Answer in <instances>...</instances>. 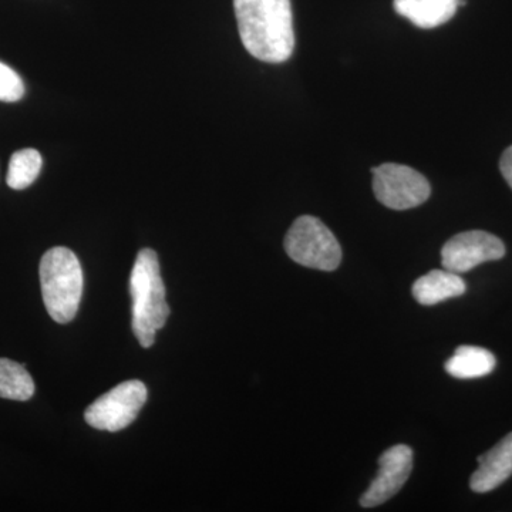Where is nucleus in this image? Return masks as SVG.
Masks as SVG:
<instances>
[{"label":"nucleus","mask_w":512,"mask_h":512,"mask_svg":"<svg viewBox=\"0 0 512 512\" xmlns=\"http://www.w3.org/2000/svg\"><path fill=\"white\" fill-rule=\"evenodd\" d=\"M239 36L249 55L284 63L295 49L291 0H234Z\"/></svg>","instance_id":"obj_1"},{"label":"nucleus","mask_w":512,"mask_h":512,"mask_svg":"<svg viewBox=\"0 0 512 512\" xmlns=\"http://www.w3.org/2000/svg\"><path fill=\"white\" fill-rule=\"evenodd\" d=\"M130 293L134 333L143 348H150L156 342L158 330L164 328L170 316L158 256L153 249L138 252L130 276Z\"/></svg>","instance_id":"obj_2"},{"label":"nucleus","mask_w":512,"mask_h":512,"mask_svg":"<svg viewBox=\"0 0 512 512\" xmlns=\"http://www.w3.org/2000/svg\"><path fill=\"white\" fill-rule=\"evenodd\" d=\"M43 302L57 323L72 322L83 293V271L79 258L69 248L56 247L43 255L39 268Z\"/></svg>","instance_id":"obj_3"},{"label":"nucleus","mask_w":512,"mask_h":512,"mask_svg":"<svg viewBox=\"0 0 512 512\" xmlns=\"http://www.w3.org/2000/svg\"><path fill=\"white\" fill-rule=\"evenodd\" d=\"M285 251L296 264L319 271H335L342 262L338 239L322 221L303 215L285 237Z\"/></svg>","instance_id":"obj_4"},{"label":"nucleus","mask_w":512,"mask_h":512,"mask_svg":"<svg viewBox=\"0 0 512 512\" xmlns=\"http://www.w3.org/2000/svg\"><path fill=\"white\" fill-rule=\"evenodd\" d=\"M372 173L376 198L390 210H410L429 200V181L412 167L384 163L373 167Z\"/></svg>","instance_id":"obj_5"},{"label":"nucleus","mask_w":512,"mask_h":512,"mask_svg":"<svg viewBox=\"0 0 512 512\" xmlns=\"http://www.w3.org/2000/svg\"><path fill=\"white\" fill-rule=\"evenodd\" d=\"M147 397L146 384L140 380H127L90 404L84 419L94 429L116 433L137 419Z\"/></svg>","instance_id":"obj_6"},{"label":"nucleus","mask_w":512,"mask_h":512,"mask_svg":"<svg viewBox=\"0 0 512 512\" xmlns=\"http://www.w3.org/2000/svg\"><path fill=\"white\" fill-rule=\"evenodd\" d=\"M505 245L485 231H466L448 239L441 249V264L447 271L464 274L484 262L504 258Z\"/></svg>","instance_id":"obj_7"},{"label":"nucleus","mask_w":512,"mask_h":512,"mask_svg":"<svg viewBox=\"0 0 512 512\" xmlns=\"http://www.w3.org/2000/svg\"><path fill=\"white\" fill-rule=\"evenodd\" d=\"M379 474L360 498L365 508L379 507L402 490L413 468V450L399 444L384 451L379 458Z\"/></svg>","instance_id":"obj_8"},{"label":"nucleus","mask_w":512,"mask_h":512,"mask_svg":"<svg viewBox=\"0 0 512 512\" xmlns=\"http://www.w3.org/2000/svg\"><path fill=\"white\" fill-rule=\"evenodd\" d=\"M478 464L470 480L474 493H488L507 481L512 476V433L478 457Z\"/></svg>","instance_id":"obj_9"},{"label":"nucleus","mask_w":512,"mask_h":512,"mask_svg":"<svg viewBox=\"0 0 512 512\" xmlns=\"http://www.w3.org/2000/svg\"><path fill=\"white\" fill-rule=\"evenodd\" d=\"M458 0H394V10L420 29H433L454 18Z\"/></svg>","instance_id":"obj_10"},{"label":"nucleus","mask_w":512,"mask_h":512,"mask_svg":"<svg viewBox=\"0 0 512 512\" xmlns=\"http://www.w3.org/2000/svg\"><path fill=\"white\" fill-rule=\"evenodd\" d=\"M466 282L460 275L447 269H434L420 276L413 285V296L420 305H437L447 299L457 298L466 292Z\"/></svg>","instance_id":"obj_11"},{"label":"nucleus","mask_w":512,"mask_h":512,"mask_svg":"<svg viewBox=\"0 0 512 512\" xmlns=\"http://www.w3.org/2000/svg\"><path fill=\"white\" fill-rule=\"evenodd\" d=\"M495 356L490 350L477 346H460L446 363V372L456 379H478L490 375Z\"/></svg>","instance_id":"obj_12"},{"label":"nucleus","mask_w":512,"mask_h":512,"mask_svg":"<svg viewBox=\"0 0 512 512\" xmlns=\"http://www.w3.org/2000/svg\"><path fill=\"white\" fill-rule=\"evenodd\" d=\"M35 394V382L25 365L0 357V397L26 402Z\"/></svg>","instance_id":"obj_13"},{"label":"nucleus","mask_w":512,"mask_h":512,"mask_svg":"<svg viewBox=\"0 0 512 512\" xmlns=\"http://www.w3.org/2000/svg\"><path fill=\"white\" fill-rule=\"evenodd\" d=\"M42 165V156L35 148L16 151L10 157L8 177H6L9 187L13 190H25L30 187L39 177Z\"/></svg>","instance_id":"obj_14"},{"label":"nucleus","mask_w":512,"mask_h":512,"mask_svg":"<svg viewBox=\"0 0 512 512\" xmlns=\"http://www.w3.org/2000/svg\"><path fill=\"white\" fill-rule=\"evenodd\" d=\"M25 94V84L15 70L0 63V101L15 103Z\"/></svg>","instance_id":"obj_15"},{"label":"nucleus","mask_w":512,"mask_h":512,"mask_svg":"<svg viewBox=\"0 0 512 512\" xmlns=\"http://www.w3.org/2000/svg\"><path fill=\"white\" fill-rule=\"evenodd\" d=\"M501 174L512 188V146L504 151L500 161Z\"/></svg>","instance_id":"obj_16"}]
</instances>
